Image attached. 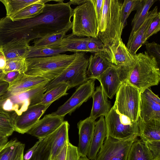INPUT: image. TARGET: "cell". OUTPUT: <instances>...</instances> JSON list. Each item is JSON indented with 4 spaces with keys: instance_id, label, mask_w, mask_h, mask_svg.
<instances>
[{
    "instance_id": "17",
    "label": "cell",
    "mask_w": 160,
    "mask_h": 160,
    "mask_svg": "<svg viewBox=\"0 0 160 160\" xmlns=\"http://www.w3.org/2000/svg\"><path fill=\"white\" fill-rule=\"evenodd\" d=\"M95 120L89 117L78 123L79 143L77 150L79 157L87 156L94 130Z\"/></svg>"
},
{
    "instance_id": "50",
    "label": "cell",
    "mask_w": 160,
    "mask_h": 160,
    "mask_svg": "<svg viewBox=\"0 0 160 160\" xmlns=\"http://www.w3.org/2000/svg\"><path fill=\"white\" fill-rule=\"evenodd\" d=\"M88 0H71L68 2L71 4L80 5L87 1Z\"/></svg>"
},
{
    "instance_id": "34",
    "label": "cell",
    "mask_w": 160,
    "mask_h": 160,
    "mask_svg": "<svg viewBox=\"0 0 160 160\" xmlns=\"http://www.w3.org/2000/svg\"><path fill=\"white\" fill-rule=\"evenodd\" d=\"M66 52L60 49L48 47H36L29 46V51L26 58L35 57H44L61 54Z\"/></svg>"
},
{
    "instance_id": "22",
    "label": "cell",
    "mask_w": 160,
    "mask_h": 160,
    "mask_svg": "<svg viewBox=\"0 0 160 160\" xmlns=\"http://www.w3.org/2000/svg\"><path fill=\"white\" fill-rule=\"evenodd\" d=\"M92 97L93 103L89 117L95 120L102 116H105L111 108V104L101 85L96 88Z\"/></svg>"
},
{
    "instance_id": "53",
    "label": "cell",
    "mask_w": 160,
    "mask_h": 160,
    "mask_svg": "<svg viewBox=\"0 0 160 160\" xmlns=\"http://www.w3.org/2000/svg\"><path fill=\"white\" fill-rule=\"evenodd\" d=\"M79 160H90L87 156L79 157Z\"/></svg>"
},
{
    "instance_id": "47",
    "label": "cell",
    "mask_w": 160,
    "mask_h": 160,
    "mask_svg": "<svg viewBox=\"0 0 160 160\" xmlns=\"http://www.w3.org/2000/svg\"><path fill=\"white\" fill-rule=\"evenodd\" d=\"M68 141L61 151L52 160H66L67 153L68 148Z\"/></svg>"
},
{
    "instance_id": "43",
    "label": "cell",
    "mask_w": 160,
    "mask_h": 160,
    "mask_svg": "<svg viewBox=\"0 0 160 160\" xmlns=\"http://www.w3.org/2000/svg\"><path fill=\"white\" fill-rule=\"evenodd\" d=\"M145 142L154 160H160V141Z\"/></svg>"
},
{
    "instance_id": "48",
    "label": "cell",
    "mask_w": 160,
    "mask_h": 160,
    "mask_svg": "<svg viewBox=\"0 0 160 160\" xmlns=\"http://www.w3.org/2000/svg\"><path fill=\"white\" fill-rule=\"evenodd\" d=\"M7 59L2 49L0 48V69L3 70L6 65Z\"/></svg>"
},
{
    "instance_id": "5",
    "label": "cell",
    "mask_w": 160,
    "mask_h": 160,
    "mask_svg": "<svg viewBox=\"0 0 160 160\" xmlns=\"http://www.w3.org/2000/svg\"><path fill=\"white\" fill-rule=\"evenodd\" d=\"M46 84L16 94L7 91L0 96V112L13 119L21 115L28 108L40 103L46 91Z\"/></svg>"
},
{
    "instance_id": "19",
    "label": "cell",
    "mask_w": 160,
    "mask_h": 160,
    "mask_svg": "<svg viewBox=\"0 0 160 160\" xmlns=\"http://www.w3.org/2000/svg\"><path fill=\"white\" fill-rule=\"evenodd\" d=\"M107 136V129L104 116L100 117L95 122L94 130L87 156L90 160H95Z\"/></svg>"
},
{
    "instance_id": "29",
    "label": "cell",
    "mask_w": 160,
    "mask_h": 160,
    "mask_svg": "<svg viewBox=\"0 0 160 160\" xmlns=\"http://www.w3.org/2000/svg\"><path fill=\"white\" fill-rule=\"evenodd\" d=\"M50 0H0L5 7L6 17L9 18L31 5L37 3L43 4Z\"/></svg>"
},
{
    "instance_id": "9",
    "label": "cell",
    "mask_w": 160,
    "mask_h": 160,
    "mask_svg": "<svg viewBox=\"0 0 160 160\" xmlns=\"http://www.w3.org/2000/svg\"><path fill=\"white\" fill-rule=\"evenodd\" d=\"M140 92L127 81L121 85L116 93L113 106L119 113L128 117L132 122L139 119Z\"/></svg>"
},
{
    "instance_id": "13",
    "label": "cell",
    "mask_w": 160,
    "mask_h": 160,
    "mask_svg": "<svg viewBox=\"0 0 160 160\" xmlns=\"http://www.w3.org/2000/svg\"><path fill=\"white\" fill-rule=\"evenodd\" d=\"M127 79L121 66L115 65L108 68L97 79L106 95L111 99Z\"/></svg>"
},
{
    "instance_id": "3",
    "label": "cell",
    "mask_w": 160,
    "mask_h": 160,
    "mask_svg": "<svg viewBox=\"0 0 160 160\" xmlns=\"http://www.w3.org/2000/svg\"><path fill=\"white\" fill-rule=\"evenodd\" d=\"M134 61L127 66V81L140 92L147 88L157 85L160 81L159 65L156 59L145 51L135 55Z\"/></svg>"
},
{
    "instance_id": "54",
    "label": "cell",
    "mask_w": 160,
    "mask_h": 160,
    "mask_svg": "<svg viewBox=\"0 0 160 160\" xmlns=\"http://www.w3.org/2000/svg\"><path fill=\"white\" fill-rule=\"evenodd\" d=\"M24 154H22L21 156L18 159V160H23V156Z\"/></svg>"
},
{
    "instance_id": "51",
    "label": "cell",
    "mask_w": 160,
    "mask_h": 160,
    "mask_svg": "<svg viewBox=\"0 0 160 160\" xmlns=\"http://www.w3.org/2000/svg\"><path fill=\"white\" fill-rule=\"evenodd\" d=\"M8 137L0 134V147L8 141Z\"/></svg>"
},
{
    "instance_id": "4",
    "label": "cell",
    "mask_w": 160,
    "mask_h": 160,
    "mask_svg": "<svg viewBox=\"0 0 160 160\" xmlns=\"http://www.w3.org/2000/svg\"><path fill=\"white\" fill-rule=\"evenodd\" d=\"M79 53L26 58V69L24 73L28 75L40 76L51 81L60 75Z\"/></svg>"
},
{
    "instance_id": "42",
    "label": "cell",
    "mask_w": 160,
    "mask_h": 160,
    "mask_svg": "<svg viewBox=\"0 0 160 160\" xmlns=\"http://www.w3.org/2000/svg\"><path fill=\"white\" fill-rule=\"evenodd\" d=\"M146 52L150 56L154 58L156 60L159 65L160 62V45L159 44L153 42L145 43Z\"/></svg>"
},
{
    "instance_id": "27",
    "label": "cell",
    "mask_w": 160,
    "mask_h": 160,
    "mask_svg": "<svg viewBox=\"0 0 160 160\" xmlns=\"http://www.w3.org/2000/svg\"><path fill=\"white\" fill-rule=\"evenodd\" d=\"M127 160H154L145 142L137 138L130 149Z\"/></svg>"
},
{
    "instance_id": "31",
    "label": "cell",
    "mask_w": 160,
    "mask_h": 160,
    "mask_svg": "<svg viewBox=\"0 0 160 160\" xmlns=\"http://www.w3.org/2000/svg\"><path fill=\"white\" fill-rule=\"evenodd\" d=\"M55 131L42 139L30 160H50L52 145L55 136Z\"/></svg>"
},
{
    "instance_id": "49",
    "label": "cell",
    "mask_w": 160,
    "mask_h": 160,
    "mask_svg": "<svg viewBox=\"0 0 160 160\" xmlns=\"http://www.w3.org/2000/svg\"><path fill=\"white\" fill-rule=\"evenodd\" d=\"M9 87V84L5 81L0 82V96L6 92Z\"/></svg>"
},
{
    "instance_id": "30",
    "label": "cell",
    "mask_w": 160,
    "mask_h": 160,
    "mask_svg": "<svg viewBox=\"0 0 160 160\" xmlns=\"http://www.w3.org/2000/svg\"><path fill=\"white\" fill-rule=\"evenodd\" d=\"M134 55L130 52L122 39L113 53L112 62L116 66H125L134 61Z\"/></svg>"
},
{
    "instance_id": "35",
    "label": "cell",
    "mask_w": 160,
    "mask_h": 160,
    "mask_svg": "<svg viewBox=\"0 0 160 160\" xmlns=\"http://www.w3.org/2000/svg\"><path fill=\"white\" fill-rule=\"evenodd\" d=\"M68 30H63L59 32L47 35L34 40L33 46L36 47H49L59 42L66 35Z\"/></svg>"
},
{
    "instance_id": "7",
    "label": "cell",
    "mask_w": 160,
    "mask_h": 160,
    "mask_svg": "<svg viewBox=\"0 0 160 160\" xmlns=\"http://www.w3.org/2000/svg\"><path fill=\"white\" fill-rule=\"evenodd\" d=\"M105 117L107 136L121 140L135 139L139 137V119L132 122L118 112L113 106Z\"/></svg>"
},
{
    "instance_id": "32",
    "label": "cell",
    "mask_w": 160,
    "mask_h": 160,
    "mask_svg": "<svg viewBox=\"0 0 160 160\" xmlns=\"http://www.w3.org/2000/svg\"><path fill=\"white\" fill-rule=\"evenodd\" d=\"M68 86L65 83H60L46 92L40 103L49 105L62 96L68 94Z\"/></svg>"
},
{
    "instance_id": "40",
    "label": "cell",
    "mask_w": 160,
    "mask_h": 160,
    "mask_svg": "<svg viewBox=\"0 0 160 160\" xmlns=\"http://www.w3.org/2000/svg\"><path fill=\"white\" fill-rule=\"evenodd\" d=\"M25 75L24 73L18 71H11L4 73L2 81L8 82L10 87L18 83L23 78Z\"/></svg>"
},
{
    "instance_id": "12",
    "label": "cell",
    "mask_w": 160,
    "mask_h": 160,
    "mask_svg": "<svg viewBox=\"0 0 160 160\" xmlns=\"http://www.w3.org/2000/svg\"><path fill=\"white\" fill-rule=\"evenodd\" d=\"M139 119L143 122L160 120V99L150 88L140 92Z\"/></svg>"
},
{
    "instance_id": "24",
    "label": "cell",
    "mask_w": 160,
    "mask_h": 160,
    "mask_svg": "<svg viewBox=\"0 0 160 160\" xmlns=\"http://www.w3.org/2000/svg\"><path fill=\"white\" fill-rule=\"evenodd\" d=\"M50 81L38 76L25 75L18 83L8 88V91L12 94L20 93L45 85Z\"/></svg>"
},
{
    "instance_id": "1",
    "label": "cell",
    "mask_w": 160,
    "mask_h": 160,
    "mask_svg": "<svg viewBox=\"0 0 160 160\" xmlns=\"http://www.w3.org/2000/svg\"><path fill=\"white\" fill-rule=\"evenodd\" d=\"M69 3L45 4L35 17L14 21L9 20L7 28L11 39L24 38L30 41L48 35L69 31L72 28L73 9Z\"/></svg>"
},
{
    "instance_id": "6",
    "label": "cell",
    "mask_w": 160,
    "mask_h": 160,
    "mask_svg": "<svg viewBox=\"0 0 160 160\" xmlns=\"http://www.w3.org/2000/svg\"><path fill=\"white\" fill-rule=\"evenodd\" d=\"M72 17V34L79 37L98 38V24L91 0L76 7Z\"/></svg>"
},
{
    "instance_id": "14",
    "label": "cell",
    "mask_w": 160,
    "mask_h": 160,
    "mask_svg": "<svg viewBox=\"0 0 160 160\" xmlns=\"http://www.w3.org/2000/svg\"><path fill=\"white\" fill-rule=\"evenodd\" d=\"M50 105L39 103L28 108L13 120L15 131L21 134L27 132L39 120Z\"/></svg>"
},
{
    "instance_id": "10",
    "label": "cell",
    "mask_w": 160,
    "mask_h": 160,
    "mask_svg": "<svg viewBox=\"0 0 160 160\" xmlns=\"http://www.w3.org/2000/svg\"><path fill=\"white\" fill-rule=\"evenodd\" d=\"M95 79H90L80 85L71 97L51 115L60 117L71 114L92 96L95 91Z\"/></svg>"
},
{
    "instance_id": "25",
    "label": "cell",
    "mask_w": 160,
    "mask_h": 160,
    "mask_svg": "<svg viewBox=\"0 0 160 160\" xmlns=\"http://www.w3.org/2000/svg\"><path fill=\"white\" fill-rule=\"evenodd\" d=\"M25 144L16 139L8 141L0 147V160H18L24 154Z\"/></svg>"
},
{
    "instance_id": "18",
    "label": "cell",
    "mask_w": 160,
    "mask_h": 160,
    "mask_svg": "<svg viewBox=\"0 0 160 160\" xmlns=\"http://www.w3.org/2000/svg\"><path fill=\"white\" fill-rule=\"evenodd\" d=\"M157 6L149 12L146 18L130 41H128L127 48L130 52L134 55L138 49L145 43V37L150 23L158 13Z\"/></svg>"
},
{
    "instance_id": "36",
    "label": "cell",
    "mask_w": 160,
    "mask_h": 160,
    "mask_svg": "<svg viewBox=\"0 0 160 160\" xmlns=\"http://www.w3.org/2000/svg\"><path fill=\"white\" fill-rule=\"evenodd\" d=\"M142 1V0H125L122 2L121 13L124 28L126 25L127 19L131 12L137 10Z\"/></svg>"
},
{
    "instance_id": "21",
    "label": "cell",
    "mask_w": 160,
    "mask_h": 160,
    "mask_svg": "<svg viewBox=\"0 0 160 160\" xmlns=\"http://www.w3.org/2000/svg\"><path fill=\"white\" fill-rule=\"evenodd\" d=\"M30 41L24 38H14L0 47L7 60L26 57L29 51Z\"/></svg>"
},
{
    "instance_id": "15",
    "label": "cell",
    "mask_w": 160,
    "mask_h": 160,
    "mask_svg": "<svg viewBox=\"0 0 160 160\" xmlns=\"http://www.w3.org/2000/svg\"><path fill=\"white\" fill-rule=\"evenodd\" d=\"M64 121V117L46 115L27 133L38 139L43 138L55 131Z\"/></svg>"
},
{
    "instance_id": "33",
    "label": "cell",
    "mask_w": 160,
    "mask_h": 160,
    "mask_svg": "<svg viewBox=\"0 0 160 160\" xmlns=\"http://www.w3.org/2000/svg\"><path fill=\"white\" fill-rule=\"evenodd\" d=\"M45 4L37 3L31 5L8 18L12 21H14L33 18L43 10Z\"/></svg>"
},
{
    "instance_id": "39",
    "label": "cell",
    "mask_w": 160,
    "mask_h": 160,
    "mask_svg": "<svg viewBox=\"0 0 160 160\" xmlns=\"http://www.w3.org/2000/svg\"><path fill=\"white\" fill-rule=\"evenodd\" d=\"M87 50L88 52L95 53L106 52H109L111 55L109 50L105 48L102 41L98 38L89 37L87 44Z\"/></svg>"
},
{
    "instance_id": "11",
    "label": "cell",
    "mask_w": 160,
    "mask_h": 160,
    "mask_svg": "<svg viewBox=\"0 0 160 160\" xmlns=\"http://www.w3.org/2000/svg\"><path fill=\"white\" fill-rule=\"evenodd\" d=\"M136 139L121 140L107 136L95 160H127L131 146Z\"/></svg>"
},
{
    "instance_id": "2",
    "label": "cell",
    "mask_w": 160,
    "mask_h": 160,
    "mask_svg": "<svg viewBox=\"0 0 160 160\" xmlns=\"http://www.w3.org/2000/svg\"><path fill=\"white\" fill-rule=\"evenodd\" d=\"M122 2L119 0H104L98 26V38L109 51L112 60L113 53L122 39L124 28L121 13Z\"/></svg>"
},
{
    "instance_id": "38",
    "label": "cell",
    "mask_w": 160,
    "mask_h": 160,
    "mask_svg": "<svg viewBox=\"0 0 160 160\" xmlns=\"http://www.w3.org/2000/svg\"><path fill=\"white\" fill-rule=\"evenodd\" d=\"M14 131L12 117L8 114L0 112V134L8 137Z\"/></svg>"
},
{
    "instance_id": "44",
    "label": "cell",
    "mask_w": 160,
    "mask_h": 160,
    "mask_svg": "<svg viewBox=\"0 0 160 160\" xmlns=\"http://www.w3.org/2000/svg\"><path fill=\"white\" fill-rule=\"evenodd\" d=\"M77 147L70 142L68 143L66 160H79Z\"/></svg>"
},
{
    "instance_id": "45",
    "label": "cell",
    "mask_w": 160,
    "mask_h": 160,
    "mask_svg": "<svg viewBox=\"0 0 160 160\" xmlns=\"http://www.w3.org/2000/svg\"><path fill=\"white\" fill-rule=\"evenodd\" d=\"M91 1L94 7L99 26L102 12L104 0H91Z\"/></svg>"
},
{
    "instance_id": "28",
    "label": "cell",
    "mask_w": 160,
    "mask_h": 160,
    "mask_svg": "<svg viewBox=\"0 0 160 160\" xmlns=\"http://www.w3.org/2000/svg\"><path fill=\"white\" fill-rule=\"evenodd\" d=\"M157 0H142V4L136 10L132 22V28L128 41L141 25L149 12L151 7Z\"/></svg>"
},
{
    "instance_id": "20",
    "label": "cell",
    "mask_w": 160,
    "mask_h": 160,
    "mask_svg": "<svg viewBox=\"0 0 160 160\" xmlns=\"http://www.w3.org/2000/svg\"><path fill=\"white\" fill-rule=\"evenodd\" d=\"M89 38L78 37L72 33L66 35L57 43L47 47L60 48L66 52L71 51L75 52H88L87 44Z\"/></svg>"
},
{
    "instance_id": "16",
    "label": "cell",
    "mask_w": 160,
    "mask_h": 160,
    "mask_svg": "<svg viewBox=\"0 0 160 160\" xmlns=\"http://www.w3.org/2000/svg\"><path fill=\"white\" fill-rule=\"evenodd\" d=\"M111 55L106 52H95L88 58L87 74L88 79H97L106 70L114 65Z\"/></svg>"
},
{
    "instance_id": "52",
    "label": "cell",
    "mask_w": 160,
    "mask_h": 160,
    "mask_svg": "<svg viewBox=\"0 0 160 160\" xmlns=\"http://www.w3.org/2000/svg\"><path fill=\"white\" fill-rule=\"evenodd\" d=\"M4 74V73L3 72L2 70L0 69V82L2 81V78Z\"/></svg>"
},
{
    "instance_id": "37",
    "label": "cell",
    "mask_w": 160,
    "mask_h": 160,
    "mask_svg": "<svg viewBox=\"0 0 160 160\" xmlns=\"http://www.w3.org/2000/svg\"><path fill=\"white\" fill-rule=\"evenodd\" d=\"M25 58L19 57L7 60L6 65L2 70L4 73L13 71H18L24 73L26 69Z\"/></svg>"
},
{
    "instance_id": "41",
    "label": "cell",
    "mask_w": 160,
    "mask_h": 160,
    "mask_svg": "<svg viewBox=\"0 0 160 160\" xmlns=\"http://www.w3.org/2000/svg\"><path fill=\"white\" fill-rule=\"evenodd\" d=\"M160 30V13L158 12L151 22L145 37V42L152 35L157 33Z\"/></svg>"
},
{
    "instance_id": "23",
    "label": "cell",
    "mask_w": 160,
    "mask_h": 160,
    "mask_svg": "<svg viewBox=\"0 0 160 160\" xmlns=\"http://www.w3.org/2000/svg\"><path fill=\"white\" fill-rule=\"evenodd\" d=\"M139 137L144 142L160 141V120L143 122L139 119Z\"/></svg>"
},
{
    "instance_id": "26",
    "label": "cell",
    "mask_w": 160,
    "mask_h": 160,
    "mask_svg": "<svg viewBox=\"0 0 160 160\" xmlns=\"http://www.w3.org/2000/svg\"><path fill=\"white\" fill-rule=\"evenodd\" d=\"M69 127L68 122L64 121L55 131V136L52 145L50 160H52L59 153L66 142L69 140Z\"/></svg>"
},
{
    "instance_id": "46",
    "label": "cell",
    "mask_w": 160,
    "mask_h": 160,
    "mask_svg": "<svg viewBox=\"0 0 160 160\" xmlns=\"http://www.w3.org/2000/svg\"><path fill=\"white\" fill-rule=\"evenodd\" d=\"M42 139H39L38 141L32 147L27 151L25 154L23 155V160H31Z\"/></svg>"
},
{
    "instance_id": "8",
    "label": "cell",
    "mask_w": 160,
    "mask_h": 160,
    "mask_svg": "<svg viewBox=\"0 0 160 160\" xmlns=\"http://www.w3.org/2000/svg\"><path fill=\"white\" fill-rule=\"evenodd\" d=\"M88 58L84 52H79L72 62L59 75L45 85L46 91L61 83H65L68 89L80 86L88 79L87 72Z\"/></svg>"
}]
</instances>
